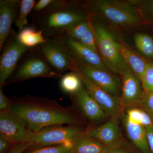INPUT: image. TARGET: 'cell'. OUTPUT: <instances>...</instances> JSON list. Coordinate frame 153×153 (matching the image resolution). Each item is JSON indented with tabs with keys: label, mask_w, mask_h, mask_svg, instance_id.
I'll use <instances>...</instances> for the list:
<instances>
[{
	"label": "cell",
	"mask_w": 153,
	"mask_h": 153,
	"mask_svg": "<svg viewBox=\"0 0 153 153\" xmlns=\"http://www.w3.org/2000/svg\"><path fill=\"white\" fill-rule=\"evenodd\" d=\"M151 117H152V118L153 120V115L151 116Z\"/></svg>",
	"instance_id": "cell-38"
},
{
	"label": "cell",
	"mask_w": 153,
	"mask_h": 153,
	"mask_svg": "<svg viewBox=\"0 0 153 153\" xmlns=\"http://www.w3.org/2000/svg\"><path fill=\"white\" fill-rule=\"evenodd\" d=\"M134 42L137 49L149 58H153V39L144 33H138L134 37Z\"/></svg>",
	"instance_id": "cell-22"
},
{
	"label": "cell",
	"mask_w": 153,
	"mask_h": 153,
	"mask_svg": "<svg viewBox=\"0 0 153 153\" xmlns=\"http://www.w3.org/2000/svg\"><path fill=\"white\" fill-rule=\"evenodd\" d=\"M90 25L88 16V19L76 22L71 25L64 33L79 42L86 30L90 27Z\"/></svg>",
	"instance_id": "cell-26"
},
{
	"label": "cell",
	"mask_w": 153,
	"mask_h": 153,
	"mask_svg": "<svg viewBox=\"0 0 153 153\" xmlns=\"http://www.w3.org/2000/svg\"><path fill=\"white\" fill-rule=\"evenodd\" d=\"M83 84L81 78L76 72L71 71L61 77L60 86L63 92L70 95L75 94Z\"/></svg>",
	"instance_id": "cell-21"
},
{
	"label": "cell",
	"mask_w": 153,
	"mask_h": 153,
	"mask_svg": "<svg viewBox=\"0 0 153 153\" xmlns=\"http://www.w3.org/2000/svg\"><path fill=\"white\" fill-rule=\"evenodd\" d=\"M88 15L106 19L111 25L123 30L144 24L142 12L137 4L121 0H91L82 4Z\"/></svg>",
	"instance_id": "cell-2"
},
{
	"label": "cell",
	"mask_w": 153,
	"mask_h": 153,
	"mask_svg": "<svg viewBox=\"0 0 153 153\" xmlns=\"http://www.w3.org/2000/svg\"><path fill=\"white\" fill-rule=\"evenodd\" d=\"M91 25L94 33L97 48L107 68L114 74H120L127 65L117 47V40L103 24L95 21L89 15Z\"/></svg>",
	"instance_id": "cell-5"
},
{
	"label": "cell",
	"mask_w": 153,
	"mask_h": 153,
	"mask_svg": "<svg viewBox=\"0 0 153 153\" xmlns=\"http://www.w3.org/2000/svg\"><path fill=\"white\" fill-rule=\"evenodd\" d=\"M149 7L151 12H152V13L153 15V1H152L151 2L150 4Z\"/></svg>",
	"instance_id": "cell-37"
},
{
	"label": "cell",
	"mask_w": 153,
	"mask_h": 153,
	"mask_svg": "<svg viewBox=\"0 0 153 153\" xmlns=\"http://www.w3.org/2000/svg\"><path fill=\"white\" fill-rule=\"evenodd\" d=\"M33 132L27 122L10 111L0 112V135L13 146L29 142Z\"/></svg>",
	"instance_id": "cell-9"
},
{
	"label": "cell",
	"mask_w": 153,
	"mask_h": 153,
	"mask_svg": "<svg viewBox=\"0 0 153 153\" xmlns=\"http://www.w3.org/2000/svg\"><path fill=\"white\" fill-rule=\"evenodd\" d=\"M117 47L126 63L140 80L146 71L148 62L124 42L117 40Z\"/></svg>",
	"instance_id": "cell-18"
},
{
	"label": "cell",
	"mask_w": 153,
	"mask_h": 153,
	"mask_svg": "<svg viewBox=\"0 0 153 153\" xmlns=\"http://www.w3.org/2000/svg\"><path fill=\"white\" fill-rule=\"evenodd\" d=\"M119 75L122 79L120 98L123 109L136 107L143 92L140 80L128 65L122 69Z\"/></svg>",
	"instance_id": "cell-13"
},
{
	"label": "cell",
	"mask_w": 153,
	"mask_h": 153,
	"mask_svg": "<svg viewBox=\"0 0 153 153\" xmlns=\"http://www.w3.org/2000/svg\"><path fill=\"white\" fill-rule=\"evenodd\" d=\"M27 153H73L71 146L68 145L47 146H32Z\"/></svg>",
	"instance_id": "cell-27"
},
{
	"label": "cell",
	"mask_w": 153,
	"mask_h": 153,
	"mask_svg": "<svg viewBox=\"0 0 153 153\" xmlns=\"http://www.w3.org/2000/svg\"><path fill=\"white\" fill-rule=\"evenodd\" d=\"M141 111V117L140 125L145 128L153 126V120L149 114L142 110Z\"/></svg>",
	"instance_id": "cell-33"
},
{
	"label": "cell",
	"mask_w": 153,
	"mask_h": 153,
	"mask_svg": "<svg viewBox=\"0 0 153 153\" xmlns=\"http://www.w3.org/2000/svg\"><path fill=\"white\" fill-rule=\"evenodd\" d=\"M62 76L49 65L38 46L23 55L5 85L35 77L57 78Z\"/></svg>",
	"instance_id": "cell-4"
},
{
	"label": "cell",
	"mask_w": 153,
	"mask_h": 153,
	"mask_svg": "<svg viewBox=\"0 0 153 153\" xmlns=\"http://www.w3.org/2000/svg\"><path fill=\"white\" fill-rule=\"evenodd\" d=\"M136 107L153 115V93L143 90Z\"/></svg>",
	"instance_id": "cell-28"
},
{
	"label": "cell",
	"mask_w": 153,
	"mask_h": 153,
	"mask_svg": "<svg viewBox=\"0 0 153 153\" xmlns=\"http://www.w3.org/2000/svg\"><path fill=\"white\" fill-rule=\"evenodd\" d=\"M129 120L134 123L139 124L141 117V111L137 107L129 108L124 110Z\"/></svg>",
	"instance_id": "cell-31"
},
{
	"label": "cell",
	"mask_w": 153,
	"mask_h": 153,
	"mask_svg": "<svg viewBox=\"0 0 153 153\" xmlns=\"http://www.w3.org/2000/svg\"><path fill=\"white\" fill-rule=\"evenodd\" d=\"M29 142L21 143L14 145L7 153H22L30 147Z\"/></svg>",
	"instance_id": "cell-34"
},
{
	"label": "cell",
	"mask_w": 153,
	"mask_h": 153,
	"mask_svg": "<svg viewBox=\"0 0 153 153\" xmlns=\"http://www.w3.org/2000/svg\"><path fill=\"white\" fill-rule=\"evenodd\" d=\"M104 153H140L127 140L123 137L112 144L107 146Z\"/></svg>",
	"instance_id": "cell-25"
},
{
	"label": "cell",
	"mask_w": 153,
	"mask_h": 153,
	"mask_svg": "<svg viewBox=\"0 0 153 153\" xmlns=\"http://www.w3.org/2000/svg\"><path fill=\"white\" fill-rule=\"evenodd\" d=\"M79 42L83 46L98 53L94 33L91 24L90 27L86 30Z\"/></svg>",
	"instance_id": "cell-30"
},
{
	"label": "cell",
	"mask_w": 153,
	"mask_h": 153,
	"mask_svg": "<svg viewBox=\"0 0 153 153\" xmlns=\"http://www.w3.org/2000/svg\"><path fill=\"white\" fill-rule=\"evenodd\" d=\"M74 2L66 0H40L36 2L32 12L38 13L55 10L67 7Z\"/></svg>",
	"instance_id": "cell-23"
},
{
	"label": "cell",
	"mask_w": 153,
	"mask_h": 153,
	"mask_svg": "<svg viewBox=\"0 0 153 153\" xmlns=\"http://www.w3.org/2000/svg\"><path fill=\"white\" fill-rule=\"evenodd\" d=\"M89 126L57 125L33 132L29 143L32 146L68 145L72 146L76 139L87 131Z\"/></svg>",
	"instance_id": "cell-6"
},
{
	"label": "cell",
	"mask_w": 153,
	"mask_h": 153,
	"mask_svg": "<svg viewBox=\"0 0 153 153\" xmlns=\"http://www.w3.org/2000/svg\"><path fill=\"white\" fill-rule=\"evenodd\" d=\"M17 37L21 44L30 48L37 47L46 41L42 32L32 26L25 27L20 30Z\"/></svg>",
	"instance_id": "cell-20"
},
{
	"label": "cell",
	"mask_w": 153,
	"mask_h": 153,
	"mask_svg": "<svg viewBox=\"0 0 153 153\" xmlns=\"http://www.w3.org/2000/svg\"><path fill=\"white\" fill-rule=\"evenodd\" d=\"M11 104L9 98L4 94L2 88H0V112L10 111Z\"/></svg>",
	"instance_id": "cell-32"
},
{
	"label": "cell",
	"mask_w": 153,
	"mask_h": 153,
	"mask_svg": "<svg viewBox=\"0 0 153 153\" xmlns=\"http://www.w3.org/2000/svg\"><path fill=\"white\" fill-rule=\"evenodd\" d=\"M122 128L119 117H110L100 125L93 127L89 126L87 133L107 146L116 142L123 137Z\"/></svg>",
	"instance_id": "cell-17"
},
{
	"label": "cell",
	"mask_w": 153,
	"mask_h": 153,
	"mask_svg": "<svg viewBox=\"0 0 153 153\" xmlns=\"http://www.w3.org/2000/svg\"><path fill=\"white\" fill-rule=\"evenodd\" d=\"M88 94L109 117L119 116L123 111L120 97L112 95L90 81L81 72L76 71Z\"/></svg>",
	"instance_id": "cell-10"
},
{
	"label": "cell",
	"mask_w": 153,
	"mask_h": 153,
	"mask_svg": "<svg viewBox=\"0 0 153 153\" xmlns=\"http://www.w3.org/2000/svg\"><path fill=\"white\" fill-rule=\"evenodd\" d=\"M59 36L71 55L79 64L89 67L108 69L98 53L83 46L66 33Z\"/></svg>",
	"instance_id": "cell-14"
},
{
	"label": "cell",
	"mask_w": 153,
	"mask_h": 153,
	"mask_svg": "<svg viewBox=\"0 0 153 153\" xmlns=\"http://www.w3.org/2000/svg\"><path fill=\"white\" fill-rule=\"evenodd\" d=\"M151 153H153V126L145 128Z\"/></svg>",
	"instance_id": "cell-36"
},
{
	"label": "cell",
	"mask_w": 153,
	"mask_h": 153,
	"mask_svg": "<svg viewBox=\"0 0 153 153\" xmlns=\"http://www.w3.org/2000/svg\"><path fill=\"white\" fill-rule=\"evenodd\" d=\"M30 49L20 43L13 31L4 44L0 57V88L4 86L19 60Z\"/></svg>",
	"instance_id": "cell-8"
},
{
	"label": "cell",
	"mask_w": 153,
	"mask_h": 153,
	"mask_svg": "<svg viewBox=\"0 0 153 153\" xmlns=\"http://www.w3.org/2000/svg\"><path fill=\"white\" fill-rule=\"evenodd\" d=\"M45 39V42L38 46L47 62L55 71L61 75L68 70L78 71L77 61L69 52L60 36Z\"/></svg>",
	"instance_id": "cell-7"
},
{
	"label": "cell",
	"mask_w": 153,
	"mask_h": 153,
	"mask_svg": "<svg viewBox=\"0 0 153 153\" xmlns=\"http://www.w3.org/2000/svg\"><path fill=\"white\" fill-rule=\"evenodd\" d=\"M73 97L76 109L85 118L90 127L106 122L109 117L88 94L83 84Z\"/></svg>",
	"instance_id": "cell-11"
},
{
	"label": "cell",
	"mask_w": 153,
	"mask_h": 153,
	"mask_svg": "<svg viewBox=\"0 0 153 153\" xmlns=\"http://www.w3.org/2000/svg\"><path fill=\"white\" fill-rule=\"evenodd\" d=\"M77 67L78 71L84 74L95 85L108 93L120 97L121 81L108 69L84 66L78 62Z\"/></svg>",
	"instance_id": "cell-12"
},
{
	"label": "cell",
	"mask_w": 153,
	"mask_h": 153,
	"mask_svg": "<svg viewBox=\"0 0 153 153\" xmlns=\"http://www.w3.org/2000/svg\"><path fill=\"white\" fill-rule=\"evenodd\" d=\"M106 147L103 143L89 135L86 131L76 139L71 149L73 153H104Z\"/></svg>",
	"instance_id": "cell-19"
},
{
	"label": "cell",
	"mask_w": 153,
	"mask_h": 153,
	"mask_svg": "<svg viewBox=\"0 0 153 153\" xmlns=\"http://www.w3.org/2000/svg\"><path fill=\"white\" fill-rule=\"evenodd\" d=\"M9 100L11 112L24 119L33 132L57 125L89 126L74 106H62L54 100L27 95Z\"/></svg>",
	"instance_id": "cell-1"
},
{
	"label": "cell",
	"mask_w": 153,
	"mask_h": 153,
	"mask_svg": "<svg viewBox=\"0 0 153 153\" xmlns=\"http://www.w3.org/2000/svg\"><path fill=\"white\" fill-rule=\"evenodd\" d=\"M119 117L127 140L140 153H151L144 127L129 120L124 110L121 113Z\"/></svg>",
	"instance_id": "cell-16"
},
{
	"label": "cell",
	"mask_w": 153,
	"mask_h": 153,
	"mask_svg": "<svg viewBox=\"0 0 153 153\" xmlns=\"http://www.w3.org/2000/svg\"><path fill=\"white\" fill-rule=\"evenodd\" d=\"M31 13L32 27L41 31L45 38L60 36L73 24L89 16L82 4H79L75 1L55 10Z\"/></svg>",
	"instance_id": "cell-3"
},
{
	"label": "cell",
	"mask_w": 153,
	"mask_h": 153,
	"mask_svg": "<svg viewBox=\"0 0 153 153\" xmlns=\"http://www.w3.org/2000/svg\"><path fill=\"white\" fill-rule=\"evenodd\" d=\"M13 145L5 138L0 135V153H5Z\"/></svg>",
	"instance_id": "cell-35"
},
{
	"label": "cell",
	"mask_w": 153,
	"mask_h": 153,
	"mask_svg": "<svg viewBox=\"0 0 153 153\" xmlns=\"http://www.w3.org/2000/svg\"><path fill=\"white\" fill-rule=\"evenodd\" d=\"M21 1H0V51L13 30L12 26L19 16Z\"/></svg>",
	"instance_id": "cell-15"
},
{
	"label": "cell",
	"mask_w": 153,
	"mask_h": 153,
	"mask_svg": "<svg viewBox=\"0 0 153 153\" xmlns=\"http://www.w3.org/2000/svg\"><path fill=\"white\" fill-rule=\"evenodd\" d=\"M140 81L144 91L153 93V63L148 62Z\"/></svg>",
	"instance_id": "cell-29"
},
{
	"label": "cell",
	"mask_w": 153,
	"mask_h": 153,
	"mask_svg": "<svg viewBox=\"0 0 153 153\" xmlns=\"http://www.w3.org/2000/svg\"><path fill=\"white\" fill-rule=\"evenodd\" d=\"M36 2L34 0H22L20 4L19 16L15 22V25L20 30L27 25V17L33 11Z\"/></svg>",
	"instance_id": "cell-24"
}]
</instances>
